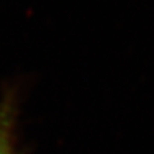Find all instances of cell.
<instances>
[{
	"mask_svg": "<svg viewBox=\"0 0 154 154\" xmlns=\"http://www.w3.org/2000/svg\"><path fill=\"white\" fill-rule=\"evenodd\" d=\"M0 154H6V150H4L3 145H2V140H0Z\"/></svg>",
	"mask_w": 154,
	"mask_h": 154,
	"instance_id": "6da1fadb",
	"label": "cell"
}]
</instances>
